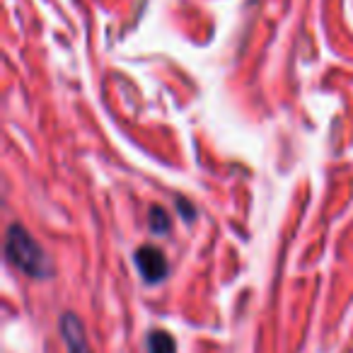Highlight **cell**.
Here are the masks:
<instances>
[{
  "mask_svg": "<svg viewBox=\"0 0 353 353\" xmlns=\"http://www.w3.org/2000/svg\"><path fill=\"white\" fill-rule=\"evenodd\" d=\"M6 254L17 269H22L27 276H41L51 274V261L46 259L44 250L39 247V242L30 235L22 225H10L8 228V237H6Z\"/></svg>",
  "mask_w": 353,
  "mask_h": 353,
  "instance_id": "6da1fadb",
  "label": "cell"
},
{
  "mask_svg": "<svg viewBox=\"0 0 353 353\" xmlns=\"http://www.w3.org/2000/svg\"><path fill=\"white\" fill-rule=\"evenodd\" d=\"M136 266L141 271L143 281H148V283H157L167 276V259L157 247L143 245L136 252Z\"/></svg>",
  "mask_w": 353,
  "mask_h": 353,
  "instance_id": "7a4b0ae2",
  "label": "cell"
},
{
  "mask_svg": "<svg viewBox=\"0 0 353 353\" xmlns=\"http://www.w3.org/2000/svg\"><path fill=\"white\" fill-rule=\"evenodd\" d=\"M61 334H63V341L68 346V353H92L88 346V339H85L83 324L75 314L65 312L61 317Z\"/></svg>",
  "mask_w": 353,
  "mask_h": 353,
  "instance_id": "3957f363",
  "label": "cell"
},
{
  "mask_svg": "<svg viewBox=\"0 0 353 353\" xmlns=\"http://www.w3.org/2000/svg\"><path fill=\"white\" fill-rule=\"evenodd\" d=\"M148 351L150 353H174V339L167 332H152L148 336Z\"/></svg>",
  "mask_w": 353,
  "mask_h": 353,
  "instance_id": "277c9868",
  "label": "cell"
},
{
  "mask_svg": "<svg viewBox=\"0 0 353 353\" xmlns=\"http://www.w3.org/2000/svg\"><path fill=\"white\" fill-rule=\"evenodd\" d=\"M150 228L155 232H167V228H170V218H167V213L162 211V208H152L150 211Z\"/></svg>",
  "mask_w": 353,
  "mask_h": 353,
  "instance_id": "5b68a950",
  "label": "cell"
},
{
  "mask_svg": "<svg viewBox=\"0 0 353 353\" xmlns=\"http://www.w3.org/2000/svg\"><path fill=\"white\" fill-rule=\"evenodd\" d=\"M176 206L182 208L184 211V221H192V216H194V208H189L187 206V201H184V199H179V201H176Z\"/></svg>",
  "mask_w": 353,
  "mask_h": 353,
  "instance_id": "8992f818",
  "label": "cell"
}]
</instances>
